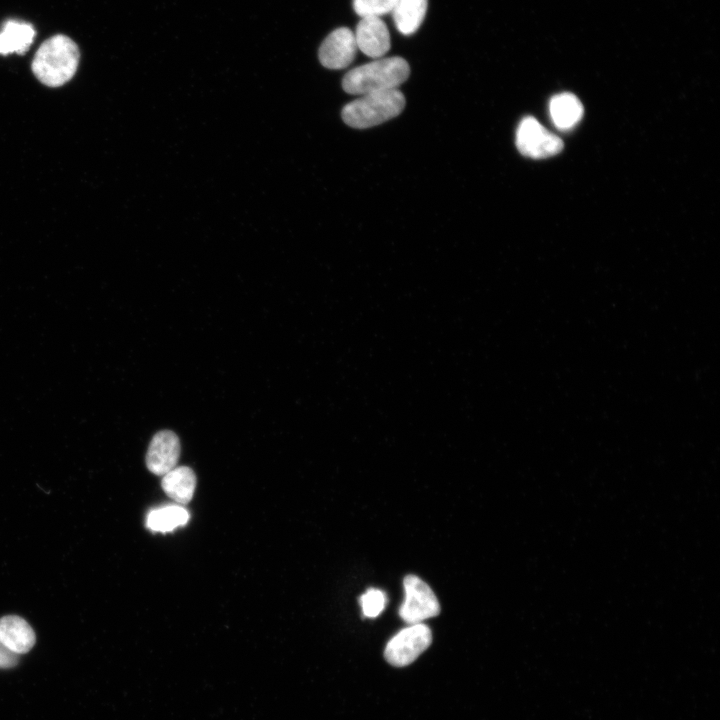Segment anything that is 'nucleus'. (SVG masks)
I'll list each match as a JSON object with an SVG mask.
<instances>
[{"instance_id": "nucleus-1", "label": "nucleus", "mask_w": 720, "mask_h": 720, "mask_svg": "<svg viewBox=\"0 0 720 720\" xmlns=\"http://www.w3.org/2000/svg\"><path fill=\"white\" fill-rule=\"evenodd\" d=\"M79 50L69 37L58 34L45 40L35 53L32 72L46 86L59 87L75 74Z\"/></svg>"}, {"instance_id": "nucleus-2", "label": "nucleus", "mask_w": 720, "mask_h": 720, "mask_svg": "<svg viewBox=\"0 0 720 720\" xmlns=\"http://www.w3.org/2000/svg\"><path fill=\"white\" fill-rule=\"evenodd\" d=\"M410 74L407 61L398 56L379 58L346 73L342 80L345 92L365 95L397 89Z\"/></svg>"}, {"instance_id": "nucleus-3", "label": "nucleus", "mask_w": 720, "mask_h": 720, "mask_svg": "<svg viewBox=\"0 0 720 720\" xmlns=\"http://www.w3.org/2000/svg\"><path fill=\"white\" fill-rule=\"evenodd\" d=\"M405 107V98L398 89L368 93L348 103L342 119L350 127L364 129L398 116Z\"/></svg>"}, {"instance_id": "nucleus-4", "label": "nucleus", "mask_w": 720, "mask_h": 720, "mask_svg": "<svg viewBox=\"0 0 720 720\" xmlns=\"http://www.w3.org/2000/svg\"><path fill=\"white\" fill-rule=\"evenodd\" d=\"M432 642L430 628L423 624H410L394 635L386 645L384 656L393 666L403 667L411 664Z\"/></svg>"}, {"instance_id": "nucleus-5", "label": "nucleus", "mask_w": 720, "mask_h": 720, "mask_svg": "<svg viewBox=\"0 0 720 720\" xmlns=\"http://www.w3.org/2000/svg\"><path fill=\"white\" fill-rule=\"evenodd\" d=\"M403 586L405 597L399 614L406 623H422L440 613V604L433 590L418 576L407 575Z\"/></svg>"}, {"instance_id": "nucleus-6", "label": "nucleus", "mask_w": 720, "mask_h": 720, "mask_svg": "<svg viewBox=\"0 0 720 720\" xmlns=\"http://www.w3.org/2000/svg\"><path fill=\"white\" fill-rule=\"evenodd\" d=\"M519 152L530 158H548L562 151V140L531 116L523 118L516 131Z\"/></svg>"}, {"instance_id": "nucleus-7", "label": "nucleus", "mask_w": 720, "mask_h": 720, "mask_svg": "<svg viewBox=\"0 0 720 720\" xmlns=\"http://www.w3.org/2000/svg\"><path fill=\"white\" fill-rule=\"evenodd\" d=\"M354 32L340 27L332 31L319 48V60L329 69H342L352 63L357 51Z\"/></svg>"}, {"instance_id": "nucleus-8", "label": "nucleus", "mask_w": 720, "mask_h": 720, "mask_svg": "<svg viewBox=\"0 0 720 720\" xmlns=\"http://www.w3.org/2000/svg\"><path fill=\"white\" fill-rule=\"evenodd\" d=\"M180 456L178 436L169 430L157 432L150 441L146 453V465L150 472L164 475L176 467Z\"/></svg>"}, {"instance_id": "nucleus-9", "label": "nucleus", "mask_w": 720, "mask_h": 720, "mask_svg": "<svg viewBox=\"0 0 720 720\" xmlns=\"http://www.w3.org/2000/svg\"><path fill=\"white\" fill-rule=\"evenodd\" d=\"M357 48L372 58L384 56L390 49V34L381 17H361L354 32Z\"/></svg>"}, {"instance_id": "nucleus-10", "label": "nucleus", "mask_w": 720, "mask_h": 720, "mask_svg": "<svg viewBox=\"0 0 720 720\" xmlns=\"http://www.w3.org/2000/svg\"><path fill=\"white\" fill-rule=\"evenodd\" d=\"M0 641L12 652L23 654L35 644V634L31 626L19 616L0 618Z\"/></svg>"}, {"instance_id": "nucleus-11", "label": "nucleus", "mask_w": 720, "mask_h": 720, "mask_svg": "<svg viewBox=\"0 0 720 720\" xmlns=\"http://www.w3.org/2000/svg\"><path fill=\"white\" fill-rule=\"evenodd\" d=\"M162 488L174 501L187 504L193 497L196 487V476L187 466H179L163 475Z\"/></svg>"}, {"instance_id": "nucleus-12", "label": "nucleus", "mask_w": 720, "mask_h": 720, "mask_svg": "<svg viewBox=\"0 0 720 720\" xmlns=\"http://www.w3.org/2000/svg\"><path fill=\"white\" fill-rule=\"evenodd\" d=\"M549 111L554 125L565 130L574 127L581 120L584 108L574 94L565 92L550 100Z\"/></svg>"}, {"instance_id": "nucleus-13", "label": "nucleus", "mask_w": 720, "mask_h": 720, "mask_svg": "<svg viewBox=\"0 0 720 720\" xmlns=\"http://www.w3.org/2000/svg\"><path fill=\"white\" fill-rule=\"evenodd\" d=\"M35 37L34 28L24 22L7 21L0 32V54H24Z\"/></svg>"}, {"instance_id": "nucleus-14", "label": "nucleus", "mask_w": 720, "mask_h": 720, "mask_svg": "<svg viewBox=\"0 0 720 720\" xmlns=\"http://www.w3.org/2000/svg\"><path fill=\"white\" fill-rule=\"evenodd\" d=\"M428 0H398L392 16L397 30L403 35L415 33L422 24Z\"/></svg>"}, {"instance_id": "nucleus-15", "label": "nucleus", "mask_w": 720, "mask_h": 720, "mask_svg": "<svg viewBox=\"0 0 720 720\" xmlns=\"http://www.w3.org/2000/svg\"><path fill=\"white\" fill-rule=\"evenodd\" d=\"M188 519L189 514L182 506H165L148 514L147 526L153 531L167 532L186 524Z\"/></svg>"}, {"instance_id": "nucleus-16", "label": "nucleus", "mask_w": 720, "mask_h": 720, "mask_svg": "<svg viewBox=\"0 0 720 720\" xmlns=\"http://www.w3.org/2000/svg\"><path fill=\"white\" fill-rule=\"evenodd\" d=\"M398 0H353V8L360 17H381L391 13Z\"/></svg>"}, {"instance_id": "nucleus-17", "label": "nucleus", "mask_w": 720, "mask_h": 720, "mask_svg": "<svg viewBox=\"0 0 720 720\" xmlns=\"http://www.w3.org/2000/svg\"><path fill=\"white\" fill-rule=\"evenodd\" d=\"M359 602L364 616L375 618L384 610L387 598L383 591L369 588L360 596Z\"/></svg>"}, {"instance_id": "nucleus-18", "label": "nucleus", "mask_w": 720, "mask_h": 720, "mask_svg": "<svg viewBox=\"0 0 720 720\" xmlns=\"http://www.w3.org/2000/svg\"><path fill=\"white\" fill-rule=\"evenodd\" d=\"M18 663V654L12 652L0 641V668H10Z\"/></svg>"}]
</instances>
